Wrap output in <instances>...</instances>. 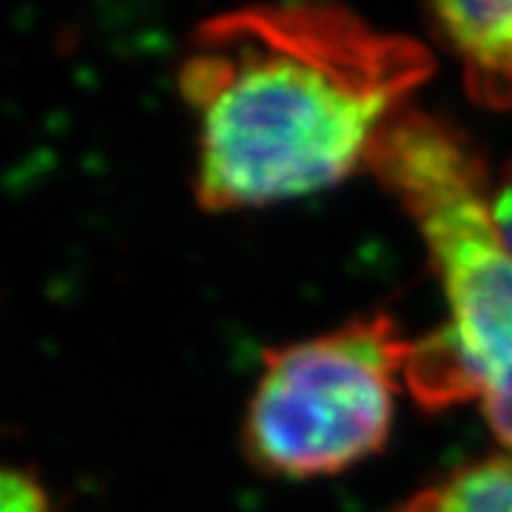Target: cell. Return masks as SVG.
<instances>
[{"label": "cell", "mask_w": 512, "mask_h": 512, "mask_svg": "<svg viewBox=\"0 0 512 512\" xmlns=\"http://www.w3.org/2000/svg\"><path fill=\"white\" fill-rule=\"evenodd\" d=\"M433 72L421 40L345 6H245L205 20L177 69L197 123L200 208L251 211L345 183Z\"/></svg>", "instance_id": "1"}, {"label": "cell", "mask_w": 512, "mask_h": 512, "mask_svg": "<svg viewBox=\"0 0 512 512\" xmlns=\"http://www.w3.org/2000/svg\"><path fill=\"white\" fill-rule=\"evenodd\" d=\"M367 171L402 205L447 305L416 339L404 390L427 407L476 402L512 453V245L493 211V177L473 137L427 111H404Z\"/></svg>", "instance_id": "2"}, {"label": "cell", "mask_w": 512, "mask_h": 512, "mask_svg": "<svg viewBox=\"0 0 512 512\" xmlns=\"http://www.w3.org/2000/svg\"><path fill=\"white\" fill-rule=\"evenodd\" d=\"M416 339L390 313L356 316L268 348L242 421V450L274 478H328L382 453Z\"/></svg>", "instance_id": "3"}, {"label": "cell", "mask_w": 512, "mask_h": 512, "mask_svg": "<svg viewBox=\"0 0 512 512\" xmlns=\"http://www.w3.org/2000/svg\"><path fill=\"white\" fill-rule=\"evenodd\" d=\"M430 26L458 57L467 94L487 109L512 106V0L436 3Z\"/></svg>", "instance_id": "4"}, {"label": "cell", "mask_w": 512, "mask_h": 512, "mask_svg": "<svg viewBox=\"0 0 512 512\" xmlns=\"http://www.w3.org/2000/svg\"><path fill=\"white\" fill-rule=\"evenodd\" d=\"M390 512H512V453L467 461Z\"/></svg>", "instance_id": "5"}, {"label": "cell", "mask_w": 512, "mask_h": 512, "mask_svg": "<svg viewBox=\"0 0 512 512\" xmlns=\"http://www.w3.org/2000/svg\"><path fill=\"white\" fill-rule=\"evenodd\" d=\"M0 512H63V507L35 470L0 467Z\"/></svg>", "instance_id": "6"}, {"label": "cell", "mask_w": 512, "mask_h": 512, "mask_svg": "<svg viewBox=\"0 0 512 512\" xmlns=\"http://www.w3.org/2000/svg\"><path fill=\"white\" fill-rule=\"evenodd\" d=\"M493 211L501 234L512 245V163L504 168L498 183H493Z\"/></svg>", "instance_id": "7"}]
</instances>
